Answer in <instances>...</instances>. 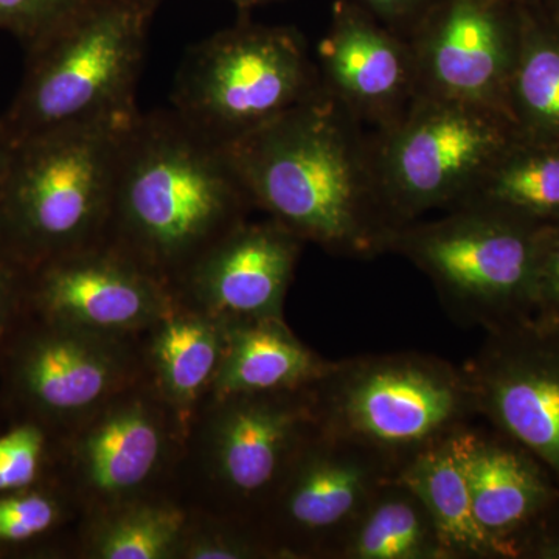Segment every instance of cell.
I'll return each instance as SVG.
<instances>
[{"instance_id": "obj_1", "label": "cell", "mask_w": 559, "mask_h": 559, "mask_svg": "<svg viewBox=\"0 0 559 559\" xmlns=\"http://www.w3.org/2000/svg\"><path fill=\"white\" fill-rule=\"evenodd\" d=\"M323 87L223 143L253 209L334 257L390 253L401 226L382 194L374 135Z\"/></svg>"}, {"instance_id": "obj_2", "label": "cell", "mask_w": 559, "mask_h": 559, "mask_svg": "<svg viewBox=\"0 0 559 559\" xmlns=\"http://www.w3.org/2000/svg\"><path fill=\"white\" fill-rule=\"evenodd\" d=\"M252 210L223 143L175 109L139 112L121 143L103 245L173 290Z\"/></svg>"}, {"instance_id": "obj_3", "label": "cell", "mask_w": 559, "mask_h": 559, "mask_svg": "<svg viewBox=\"0 0 559 559\" xmlns=\"http://www.w3.org/2000/svg\"><path fill=\"white\" fill-rule=\"evenodd\" d=\"M139 112L64 124L14 143L0 182L3 257L31 272L102 245L121 143Z\"/></svg>"}, {"instance_id": "obj_4", "label": "cell", "mask_w": 559, "mask_h": 559, "mask_svg": "<svg viewBox=\"0 0 559 559\" xmlns=\"http://www.w3.org/2000/svg\"><path fill=\"white\" fill-rule=\"evenodd\" d=\"M164 0H86L27 47L24 80L2 120L11 142L138 114L151 22Z\"/></svg>"}, {"instance_id": "obj_5", "label": "cell", "mask_w": 559, "mask_h": 559, "mask_svg": "<svg viewBox=\"0 0 559 559\" xmlns=\"http://www.w3.org/2000/svg\"><path fill=\"white\" fill-rule=\"evenodd\" d=\"M310 392L320 428L377 452L396 474L477 418L465 369L425 353L333 360Z\"/></svg>"}, {"instance_id": "obj_6", "label": "cell", "mask_w": 559, "mask_h": 559, "mask_svg": "<svg viewBox=\"0 0 559 559\" xmlns=\"http://www.w3.org/2000/svg\"><path fill=\"white\" fill-rule=\"evenodd\" d=\"M318 425L310 389L212 396L187 432L179 498L191 509L260 524Z\"/></svg>"}, {"instance_id": "obj_7", "label": "cell", "mask_w": 559, "mask_h": 559, "mask_svg": "<svg viewBox=\"0 0 559 559\" xmlns=\"http://www.w3.org/2000/svg\"><path fill=\"white\" fill-rule=\"evenodd\" d=\"M544 226L489 210H448L401 227L390 252L430 280L452 319L488 333L532 319Z\"/></svg>"}, {"instance_id": "obj_8", "label": "cell", "mask_w": 559, "mask_h": 559, "mask_svg": "<svg viewBox=\"0 0 559 559\" xmlns=\"http://www.w3.org/2000/svg\"><path fill=\"white\" fill-rule=\"evenodd\" d=\"M322 90L318 62L296 28L242 22L187 53L173 109L219 143L240 138Z\"/></svg>"}, {"instance_id": "obj_9", "label": "cell", "mask_w": 559, "mask_h": 559, "mask_svg": "<svg viewBox=\"0 0 559 559\" xmlns=\"http://www.w3.org/2000/svg\"><path fill=\"white\" fill-rule=\"evenodd\" d=\"M187 429L140 381L55 437L49 479L84 516L121 503L178 495Z\"/></svg>"}, {"instance_id": "obj_10", "label": "cell", "mask_w": 559, "mask_h": 559, "mask_svg": "<svg viewBox=\"0 0 559 559\" xmlns=\"http://www.w3.org/2000/svg\"><path fill=\"white\" fill-rule=\"evenodd\" d=\"M373 135L382 194L403 227L454 207L516 131L496 110L418 94L395 123Z\"/></svg>"}, {"instance_id": "obj_11", "label": "cell", "mask_w": 559, "mask_h": 559, "mask_svg": "<svg viewBox=\"0 0 559 559\" xmlns=\"http://www.w3.org/2000/svg\"><path fill=\"white\" fill-rule=\"evenodd\" d=\"M10 395L51 437L68 432L143 380L138 336L94 333L36 318L3 352Z\"/></svg>"}, {"instance_id": "obj_12", "label": "cell", "mask_w": 559, "mask_h": 559, "mask_svg": "<svg viewBox=\"0 0 559 559\" xmlns=\"http://www.w3.org/2000/svg\"><path fill=\"white\" fill-rule=\"evenodd\" d=\"M396 469L377 452L316 428L297 452L263 516L278 559H334L378 488Z\"/></svg>"}, {"instance_id": "obj_13", "label": "cell", "mask_w": 559, "mask_h": 559, "mask_svg": "<svg viewBox=\"0 0 559 559\" xmlns=\"http://www.w3.org/2000/svg\"><path fill=\"white\" fill-rule=\"evenodd\" d=\"M485 334L463 366L477 417L516 441L559 485V330L528 319Z\"/></svg>"}, {"instance_id": "obj_14", "label": "cell", "mask_w": 559, "mask_h": 559, "mask_svg": "<svg viewBox=\"0 0 559 559\" xmlns=\"http://www.w3.org/2000/svg\"><path fill=\"white\" fill-rule=\"evenodd\" d=\"M502 0H441L411 28L418 94L436 95L509 117L518 21ZM511 121V120H510Z\"/></svg>"}, {"instance_id": "obj_15", "label": "cell", "mask_w": 559, "mask_h": 559, "mask_svg": "<svg viewBox=\"0 0 559 559\" xmlns=\"http://www.w3.org/2000/svg\"><path fill=\"white\" fill-rule=\"evenodd\" d=\"M175 301L160 280L103 242L27 272L36 318L108 336H139Z\"/></svg>"}, {"instance_id": "obj_16", "label": "cell", "mask_w": 559, "mask_h": 559, "mask_svg": "<svg viewBox=\"0 0 559 559\" xmlns=\"http://www.w3.org/2000/svg\"><path fill=\"white\" fill-rule=\"evenodd\" d=\"M304 246L275 219L242 221L205 250L173 293L223 323L285 318L286 296Z\"/></svg>"}, {"instance_id": "obj_17", "label": "cell", "mask_w": 559, "mask_h": 559, "mask_svg": "<svg viewBox=\"0 0 559 559\" xmlns=\"http://www.w3.org/2000/svg\"><path fill=\"white\" fill-rule=\"evenodd\" d=\"M318 69L323 87L374 131L395 123L418 95L409 39L358 2L337 0Z\"/></svg>"}, {"instance_id": "obj_18", "label": "cell", "mask_w": 559, "mask_h": 559, "mask_svg": "<svg viewBox=\"0 0 559 559\" xmlns=\"http://www.w3.org/2000/svg\"><path fill=\"white\" fill-rule=\"evenodd\" d=\"M468 481L474 518L499 559H514L527 530L559 502L549 471L492 428L463 426L452 437Z\"/></svg>"}, {"instance_id": "obj_19", "label": "cell", "mask_w": 559, "mask_h": 559, "mask_svg": "<svg viewBox=\"0 0 559 559\" xmlns=\"http://www.w3.org/2000/svg\"><path fill=\"white\" fill-rule=\"evenodd\" d=\"M143 382L176 415L187 432L215 390L226 323L176 299L167 314L138 336Z\"/></svg>"}, {"instance_id": "obj_20", "label": "cell", "mask_w": 559, "mask_h": 559, "mask_svg": "<svg viewBox=\"0 0 559 559\" xmlns=\"http://www.w3.org/2000/svg\"><path fill=\"white\" fill-rule=\"evenodd\" d=\"M331 362L305 345L285 318L226 323L223 362L212 396L310 389Z\"/></svg>"}, {"instance_id": "obj_21", "label": "cell", "mask_w": 559, "mask_h": 559, "mask_svg": "<svg viewBox=\"0 0 559 559\" xmlns=\"http://www.w3.org/2000/svg\"><path fill=\"white\" fill-rule=\"evenodd\" d=\"M190 514V507L175 495L98 511L81 520L70 557L178 559Z\"/></svg>"}, {"instance_id": "obj_22", "label": "cell", "mask_w": 559, "mask_h": 559, "mask_svg": "<svg viewBox=\"0 0 559 559\" xmlns=\"http://www.w3.org/2000/svg\"><path fill=\"white\" fill-rule=\"evenodd\" d=\"M455 209H480L530 223L559 219V145L511 140ZM448 212V210H447Z\"/></svg>"}, {"instance_id": "obj_23", "label": "cell", "mask_w": 559, "mask_h": 559, "mask_svg": "<svg viewBox=\"0 0 559 559\" xmlns=\"http://www.w3.org/2000/svg\"><path fill=\"white\" fill-rule=\"evenodd\" d=\"M334 559H450L417 492L393 476L378 488Z\"/></svg>"}, {"instance_id": "obj_24", "label": "cell", "mask_w": 559, "mask_h": 559, "mask_svg": "<svg viewBox=\"0 0 559 559\" xmlns=\"http://www.w3.org/2000/svg\"><path fill=\"white\" fill-rule=\"evenodd\" d=\"M452 437L419 452L396 477L425 503L450 559H499L474 518L468 481Z\"/></svg>"}, {"instance_id": "obj_25", "label": "cell", "mask_w": 559, "mask_h": 559, "mask_svg": "<svg viewBox=\"0 0 559 559\" xmlns=\"http://www.w3.org/2000/svg\"><path fill=\"white\" fill-rule=\"evenodd\" d=\"M518 138L559 145V28L520 17L509 94Z\"/></svg>"}, {"instance_id": "obj_26", "label": "cell", "mask_w": 559, "mask_h": 559, "mask_svg": "<svg viewBox=\"0 0 559 559\" xmlns=\"http://www.w3.org/2000/svg\"><path fill=\"white\" fill-rule=\"evenodd\" d=\"M81 520L79 506L50 479L44 487L0 495V544L31 543Z\"/></svg>"}, {"instance_id": "obj_27", "label": "cell", "mask_w": 559, "mask_h": 559, "mask_svg": "<svg viewBox=\"0 0 559 559\" xmlns=\"http://www.w3.org/2000/svg\"><path fill=\"white\" fill-rule=\"evenodd\" d=\"M178 559H278V555L257 522L191 509Z\"/></svg>"}, {"instance_id": "obj_28", "label": "cell", "mask_w": 559, "mask_h": 559, "mask_svg": "<svg viewBox=\"0 0 559 559\" xmlns=\"http://www.w3.org/2000/svg\"><path fill=\"white\" fill-rule=\"evenodd\" d=\"M53 437L33 421H22L0 436V495L36 487L51 460Z\"/></svg>"}, {"instance_id": "obj_29", "label": "cell", "mask_w": 559, "mask_h": 559, "mask_svg": "<svg viewBox=\"0 0 559 559\" xmlns=\"http://www.w3.org/2000/svg\"><path fill=\"white\" fill-rule=\"evenodd\" d=\"M86 0H0V31L27 49Z\"/></svg>"}, {"instance_id": "obj_30", "label": "cell", "mask_w": 559, "mask_h": 559, "mask_svg": "<svg viewBox=\"0 0 559 559\" xmlns=\"http://www.w3.org/2000/svg\"><path fill=\"white\" fill-rule=\"evenodd\" d=\"M532 319L559 330V219L546 224L540 235Z\"/></svg>"}, {"instance_id": "obj_31", "label": "cell", "mask_w": 559, "mask_h": 559, "mask_svg": "<svg viewBox=\"0 0 559 559\" xmlns=\"http://www.w3.org/2000/svg\"><path fill=\"white\" fill-rule=\"evenodd\" d=\"M27 312V271L0 253V355L9 347Z\"/></svg>"}, {"instance_id": "obj_32", "label": "cell", "mask_w": 559, "mask_h": 559, "mask_svg": "<svg viewBox=\"0 0 559 559\" xmlns=\"http://www.w3.org/2000/svg\"><path fill=\"white\" fill-rule=\"evenodd\" d=\"M514 559H559V502L522 536Z\"/></svg>"}, {"instance_id": "obj_33", "label": "cell", "mask_w": 559, "mask_h": 559, "mask_svg": "<svg viewBox=\"0 0 559 559\" xmlns=\"http://www.w3.org/2000/svg\"><path fill=\"white\" fill-rule=\"evenodd\" d=\"M359 5L369 10L373 16L401 33L403 27H414L432 0H358Z\"/></svg>"}, {"instance_id": "obj_34", "label": "cell", "mask_w": 559, "mask_h": 559, "mask_svg": "<svg viewBox=\"0 0 559 559\" xmlns=\"http://www.w3.org/2000/svg\"><path fill=\"white\" fill-rule=\"evenodd\" d=\"M14 143L11 142L9 132L5 130V124H3L2 116H0V182H2L7 168H9Z\"/></svg>"}, {"instance_id": "obj_35", "label": "cell", "mask_w": 559, "mask_h": 559, "mask_svg": "<svg viewBox=\"0 0 559 559\" xmlns=\"http://www.w3.org/2000/svg\"><path fill=\"white\" fill-rule=\"evenodd\" d=\"M235 5L240 7V9L249 10L252 7L263 5V3L272 2V0H231Z\"/></svg>"}, {"instance_id": "obj_36", "label": "cell", "mask_w": 559, "mask_h": 559, "mask_svg": "<svg viewBox=\"0 0 559 559\" xmlns=\"http://www.w3.org/2000/svg\"><path fill=\"white\" fill-rule=\"evenodd\" d=\"M558 28H559V25H558Z\"/></svg>"}]
</instances>
